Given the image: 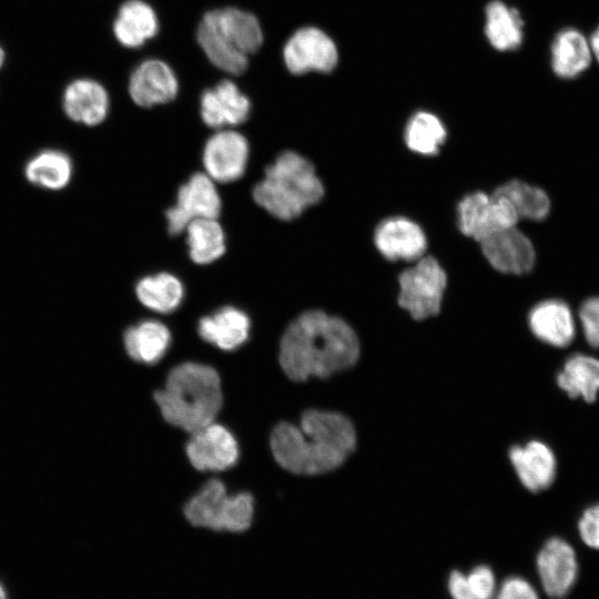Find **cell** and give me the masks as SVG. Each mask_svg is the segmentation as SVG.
Instances as JSON below:
<instances>
[{"mask_svg":"<svg viewBox=\"0 0 599 599\" xmlns=\"http://www.w3.org/2000/svg\"><path fill=\"white\" fill-rule=\"evenodd\" d=\"M359 341L343 318L321 309L296 316L285 328L278 349V363L294 382L309 377L326 378L355 365Z\"/></svg>","mask_w":599,"mask_h":599,"instance_id":"1","label":"cell"},{"mask_svg":"<svg viewBox=\"0 0 599 599\" xmlns=\"http://www.w3.org/2000/svg\"><path fill=\"white\" fill-rule=\"evenodd\" d=\"M356 432L336 412L307 409L300 425L278 423L270 436L275 461L296 475H319L339 467L353 453Z\"/></svg>","mask_w":599,"mask_h":599,"instance_id":"2","label":"cell"},{"mask_svg":"<svg viewBox=\"0 0 599 599\" xmlns=\"http://www.w3.org/2000/svg\"><path fill=\"white\" fill-rule=\"evenodd\" d=\"M153 397L163 419L191 435L214 423L219 415L223 404L221 378L212 366L185 362L169 372L164 387Z\"/></svg>","mask_w":599,"mask_h":599,"instance_id":"3","label":"cell"},{"mask_svg":"<svg viewBox=\"0 0 599 599\" xmlns=\"http://www.w3.org/2000/svg\"><path fill=\"white\" fill-rule=\"evenodd\" d=\"M325 194L313 163L296 151H284L268 164L252 196L266 213L292 221L317 204Z\"/></svg>","mask_w":599,"mask_h":599,"instance_id":"4","label":"cell"},{"mask_svg":"<svg viewBox=\"0 0 599 599\" xmlns=\"http://www.w3.org/2000/svg\"><path fill=\"white\" fill-rule=\"evenodd\" d=\"M196 38L209 60L234 75L246 70L248 55L255 53L263 42L257 18L237 8L206 12L199 24Z\"/></svg>","mask_w":599,"mask_h":599,"instance_id":"5","label":"cell"},{"mask_svg":"<svg viewBox=\"0 0 599 599\" xmlns=\"http://www.w3.org/2000/svg\"><path fill=\"white\" fill-rule=\"evenodd\" d=\"M183 514L195 527L243 532L253 521L254 498L248 493L229 496L221 480L211 479L186 501Z\"/></svg>","mask_w":599,"mask_h":599,"instance_id":"6","label":"cell"},{"mask_svg":"<svg viewBox=\"0 0 599 599\" xmlns=\"http://www.w3.org/2000/svg\"><path fill=\"white\" fill-rule=\"evenodd\" d=\"M398 304L416 321L440 312L447 287V274L440 263L424 255L398 276Z\"/></svg>","mask_w":599,"mask_h":599,"instance_id":"7","label":"cell"},{"mask_svg":"<svg viewBox=\"0 0 599 599\" xmlns=\"http://www.w3.org/2000/svg\"><path fill=\"white\" fill-rule=\"evenodd\" d=\"M456 217L458 230L478 243L519 222L506 197L483 191L466 194L457 204Z\"/></svg>","mask_w":599,"mask_h":599,"instance_id":"8","label":"cell"},{"mask_svg":"<svg viewBox=\"0 0 599 599\" xmlns=\"http://www.w3.org/2000/svg\"><path fill=\"white\" fill-rule=\"evenodd\" d=\"M222 199L215 183L204 172L193 173L177 190L175 202L165 211L169 234L184 233L186 226L201 219H217Z\"/></svg>","mask_w":599,"mask_h":599,"instance_id":"9","label":"cell"},{"mask_svg":"<svg viewBox=\"0 0 599 599\" xmlns=\"http://www.w3.org/2000/svg\"><path fill=\"white\" fill-rule=\"evenodd\" d=\"M250 143L234 129L215 130L202 151L203 172L217 184L232 183L246 172Z\"/></svg>","mask_w":599,"mask_h":599,"instance_id":"10","label":"cell"},{"mask_svg":"<svg viewBox=\"0 0 599 599\" xmlns=\"http://www.w3.org/2000/svg\"><path fill=\"white\" fill-rule=\"evenodd\" d=\"M373 241L378 253L389 262L414 263L427 251V237L422 226L403 215L382 220L374 230Z\"/></svg>","mask_w":599,"mask_h":599,"instance_id":"11","label":"cell"},{"mask_svg":"<svg viewBox=\"0 0 599 599\" xmlns=\"http://www.w3.org/2000/svg\"><path fill=\"white\" fill-rule=\"evenodd\" d=\"M185 451L199 471H222L233 467L240 456L238 444L224 426L212 423L191 434Z\"/></svg>","mask_w":599,"mask_h":599,"instance_id":"12","label":"cell"},{"mask_svg":"<svg viewBox=\"0 0 599 599\" xmlns=\"http://www.w3.org/2000/svg\"><path fill=\"white\" fill-rule=\"evenodd\" d=\"M479 245L488 264L501 274L525 275L535 266V246L517 226L497 232Z\"/></svg>","mask_w":599,"mask_h":599,"instance_id":"13","label":"cell"},{"mask_svg":"<svg viewBox=\"0 0 599 599\" xmlns=\"http://www.w3.org/2000/svg\"><path fill=\"white\" fill-rule=\"evenodd\" d=\"M284 60L293 74L329 72L337 63V50L327 34L317 28L307 27L296 31L287 41Z\"/></svg>","mask_w":599,"mask_h":599,"instance_id":"14","label":"cell"},{"mask_svg":"<svg viewBox=\"0 0 599 599\" xmlns=\"http://www.w3.org/2000/svg\"><path fill=\"white\" fill-rule=\"evenodd\" d=\"M251 113L250 99L230 81L224 80L203 92L200 114L209 128L231 129L244 123Z\"/></svg>","mask_w":599,"mask_h":599,"instance_id":"15","label":"cell"},{"mask_svg":"<svg viewBox=\"0 0 599 599\" xmlns=\"http://www.w3.org/2000/svg\"><path fill=\"white\" fill-rule=\"evenodd\" d=\"M537 570L549 597H565L577 579L578 564L573 548L561 538H550L538 552Z\"/></svg>","mask_w":599,"mask_h":599,"instance_id":"16","label":"cell"},{"mask_svg":"<svg viewBox=\"0 0 599 599\" xmlns=\"http://www.w3.org/2000/svg\"><path fill=\"white\" fill-rule=\"evenodd\" d=\"M179 83L171 68L160 60H148L132 73L129 93L142 108L169 103L175 99Z\"/></svg>","mask_w":599,"mask_h":599,"instance_id":"17","label":"cell"},{"mask_svg":"<svg viewBox=\"0 0 599 599\" xmlns=\"http://www.w3.org/2000/svg\"><path fill=\"white\" fill-rule=\"evenodd\" d=\"M250 331L251 318L247 313L232 305L220 307L197 322L199 336L226 352L246 343Z\"/></svg>","mask_w":599,"mask_h":599,"instance_id":"18","label":"cell"},{"mask_svg":"<svg viewBox=\"0 0 599 599\" xmlns=\"http://www.w3.org/2000/svg\"><path fill=\"white\" fill-rule=\"evenodd\" d=\"M528 325L538 339L555 347H566L575 337L572 312L561 300L551 298L536 304L528 314Z\"/></svg>","mask_w":599,"mask_h":599,"instance_id":"19","label":"cell"},{"mask_svg":"<svg viewBox=\"0 0 599 599\" xmlns=\"http://www.w3.org/2000/svg\"><path fill=\"white\" fill-rule=\"evenodd\" d=\"M509 459L521 484L537 493L548 488L556 475V458L544 443L532 440L525 446H514Z\"/></svg>","mask_w":599,"mask_h":599,"instance_id":"20","label":"cell"},{"mask_svg":"<svg viewBox=\"0 0 599 599\" xmlns=\"http://www.w3.org/2000/svg\"><path fill=\"white\" fill-rule=\"evenodd\" d=\"M63 109L73 121L87 125L100 124L106 118L109 97L97 81L79 79L71 82L63 94Z\"/></svg>","mask_w":599,"mask_h":599,"instance_id":"21","label":"cell"},{"mask_svg":"<svg viewBox=\"0 0 599 599\" xmlns=\"http://www.w3.org/2000/svg\"><path fill=\"white\" fill-rule=\"evenodd\" d=\"M171 338V332L164 323L149 318L129 326L123 334V344L131 359L153 365L166 354Z\"/></svg>","mask_w":599,"mask_h":599,"instance_id":"22","label":"cell"},{"mask_svg":"<svg viewBox=\"0 0 599 599\" xmlns=\"http://www.w3.org/2000/svg\"><path fill=\"white\" fill-rule=\"evenodd\" d=\"M551 68L561 79H575L591 64L592 52L589 40L577 29L561 30L550 48Z\"/></svg>","mask_w":599,"mask_h":599,"instance_id":"23","label":"cell"},{"mask_svg":"<svg viewBox=\"0 0 599 599\" xmlns=\"http://www.w3.org/2000/svg\"><path fill=\"white\" fill-rule=\"evenodd\" d=\"M135 295L148 309L169 314L177 309L184 300L183 282L173 273L158 272L142 276L135 284Z\"/></svg>","mask_w":599,"mask_h":599,"instance_id":"24","label":"cell"},{"mask_svg":"<svg viewBox=\"0 0 599 599\" xmlns=\"http://www.w3.org/2000/svg\"><path fill=\"white\" fill-rule=\"evenodd\" d=\"M153 9L143 1L129 0L119 9L113 31L118 41L128 48H138L158 32Z\"/></svg>","mask_w":599,"mask_h":599,"instance_id":"25","label":"cell"},{"mask_svg":"<svg viewBox=\"0 0 599 599\" xmlns=\"http://www.w3.org/2000/svg\"><path fill=\"white\" fill-rule=\"evenodd\" d=\"M557 384L571 398L595 402L599 392V359L586 354L571 355L558 373Z\"/></svg>","mask_w":599,"mask_h":599,"instance_id":"26","label":"cell"},{"mask_svg":"<svg viewBox=\"0 0 599 599\" xmlns=\"http://www.w3.org/2000/svg\"><path fill=\"white\" fill-rule=\"evenodd\" d=\"M184 233L189 256L197 265L211 264L226 251L225 232L217 219L195 220L186 226Z\"/></svg>","mask_w":599,"mask_h":599,"instance_id":"27","label":"cell"},{"mask_svg":"<svg viewBox=\"0 0 599 599\" xmlns=\"http://www.w3.org/2000/svg\"><path fill=\"white\" fill-rule=\"evenodd\" d=\"M494 192L508 200L519 220L541 222L550 213L551 202L547 192L525 181L509 180L496 187Z\"/></svg>","mask_w":599,"mask_h":599,"instance_id":"28","label":"cell"},{"mask_svg":"<svg viewBox=\"0 0 599 599\" xmlns=\"http://www.w3.org/2000/svg\"><path fill=\"white\" fill-rule=\"evenodd\" d=\"M447 131L438 116L426 111L413 114L404 130V142L414 153L436 155L445 143Z\"/></svg>","mask_w":599,"mask_h":599,"instance_id":"29","label":"cell"},{"mask_svg":"<svg viewBox=\"0 0 599 599\" xmlns=\"http://www.w3.org/2000/svg\"><path fill=\"white\" fill-rule=\"evenodd\" d=\"M486 35L497 50H514L521 44L524 22L516 9L493 1L486 8Z\"/></svg>","mask_w":599,"mask_h":599,"instance_id":"30","label":"cell"},{"mask_svg":"<svg viewBox=\"0 0 599 599\" xmlns=\"http://www.w3.org/2000/svg\"><path fill=\"white\" fill-rule=\"evenodd\" d=\"M71 175L72 162L70 158L57 150L38 153L26 166V176L31 183L50 190L64 187Z\"/></svg>","mask_w":599,"mask_h":599,"instance_id":"31","label":"cell"},{"mask_svg":"<svg viewBox=\"0 0 599 599\" xmlns=\"http://www.w3.org/2000/svg\"><path fill=\"white\" fill-rule=\"evenodd\" d=\"M448 591L453 599H493L496 581L488 566H477L468 575L454 570L448 577Z\"/></svg>","mask_w":599,"mask_h":599,"instance_id":"32","label":"cell"},{"mask_svg":"<svg viewBox=\"0 0 599 599\" xmlns=\"http://www.w3.org/2000/svg\"><path fill=\"white\" fill-rule=\"evenodd\" d=\"M579 319L587 342L599 348V296L590 297L581 304Z\"/></svg>","mask_w":599,"mask_h":599,"instance_id":"33","label":"cell"},{"mask_svg":"<svg viewBox=\"0 0 599 599\" xmlns=\"http://www.w3.org/2000/svg\"><path fill=\"white\" fill-rule=\"evenodd\" d=\"M578 529L587 546L599 549V504L588 507L582 512Z\"/></svg>","mask_w":599,"mask_h":599,"instance_id":"34","label":"cell"},{"mask_svg":"<svg viewBox=\"0 0 599 599\" xmlns=\"http://www.w3.org/2000/svg\"><path fill=\"white\" fill-rule=\"evenodd\" d=\"M497 599H539L534 587L524 578L509 577L500 586Z\"/></svg>","mask_w":599,"mask_h":599,"instance_id":"35","label":"cell"},{"mask_svg":"<svg viewBox=\"0 0 599 599\" xmlns=\"http://www.w3.org/2000/svg\"><path fill=\"white\" fill-rule=\"evenodd\" d=\"M589 44L591 48L592 55L596 58L597 62L599 63V26L592 32L589 39Z\"/></svg>","mask_w":599,"mask_h":599,"instance_id":"36","label":"cell"},{"mask_svg":"<svg viewBox=\"0 0 599 599\" xmlns=\"http://www.w3.org/2000/svg\"><path fill=\"white\" fill-rule=\"evenodd\" d=\"M0 599H8L7 591L1 582H0Z\"/></svg>","mask_w":599,"mask_h":599,"instance_id":"37","label":"cell"},{"mask_svg":"<svg viewBox=\"0 0 599 599\" xmlns=\"http://www.w3.org/2000/svg\"><path fill=\"white\" fill-rule=\"evenodd\" d=\"M3 61H4V51H3L2 48L0 47V68L2 67Z\"/></svg>","mask_w":599,"mask_h":599,"instance_id":"38","label":"cell"}]
</instances>
